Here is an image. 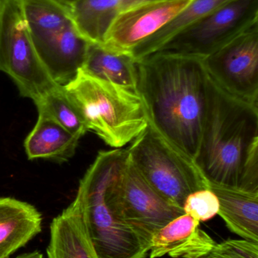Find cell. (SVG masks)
Returning <instances> with one entry per match:
<instances>
[{"mask_svg":"<svg viewBox=\"0 0 258 258\" xmlns=\"http://www.w3.org/2000/svg\"><path fill=\"white\" fill-rule=\"evenodd\" d=\"M47 258H98L78 209L71 203L51 221Z\"/></svg>","mask_w":258,"mask_h":258,"instance_id":"cell-15","label":"cell"},{"mask_svg":"<svg viewBox=\"0 0 258 258\" xmlns=\"http://www.w3.org/2000/svg\"><path fill=\"white\" fill-rule=\"evenodd\" d=\"M60 3H63V4L66 5V6H69L71 3H74V2L78 1V0H58Z\"/></svg>","mask_w":258,"mask_h":258,"instance_id":"cell-24","label":"cell"},{"mask_svg":"<svg viewBox=\"0 0 258 258\" xmlns=\"http://www.w3.org/2000/svg\"><path fill=\"white\" fill-rule=\"evenodd\" d=\"M130 162L167 201L183 209L188 196L209 189L192 159L170 144L149 123L127 149Z\"/></svg>","mask_w":258,"mask_h":258,"instance_id":"cell-5","label":"cell"},{"mask_svg":"<svg viewBox=\"0 0 258 258\" xmlns=\"http://www.w3.org/2000/svg\"><path fill=\"white\" fill-rule=\"evenodd\" d=\"M148 122L194 161L205 120L209 74L202 58L158 51L137 61Z\"/></svg>","mask_w":258,"mask_h":258,"instance_id":"cell-1","label":"cell"},{"mask_svg":"<svg viewBox=\"0 0 258 258\" xmlns=\"http://www.w3.org/2000/svg\"><path fill=\"white\" fill-rule=\"evenodd\" d=\"M203 60L209 76L226 92L258 105V24Z\"/></svg>","mask_w":258,"mask_h":258,"instance_id":"cell-9","label":"cell"},{"mask_svg":"<svg viewBox=\"0 0 258 258\" xmlns=\"http://www.w3.org/2000/svg\"><path fill=\"white\" fill-rule=\"evenodd\" d=\"M15 258H43V256L39 251H35L33 252L26 253V254H21Z\"/></svg>","mask_w":258,"mask_h":258,"instance_id":"cell-23","label":"cell"},{"mask_svg":"<svg viewBox=\"0 0 258 258\" xmlns=\"http://www.w3.org/2000/svg\"><path fill=\"white\" fill-rule=\"evenodd\" d=\"M104 199L114 218L136 233L149 249L154 235L184 214L183 209L167 201L147 183L128 154L108 183Z\"/></svg>","mask_w":258,"mask_h":258,"instance_id":"cell-6","label":"cell"},{"mask_svg":"<svg viewBox=\"0 0 258 258\" xmlns=\"http://www.w3.org/2000/svg\"><path fill=\"white\" fill-rule=\"evenodd\" d=\"M184 214L199 222L209 221L219 212L218 197L211 189L195 191L188 196L183 206Z\"/></svg>","mask_w":258,"mask_h":258,"instance_id":"cell-21","label":"cell"},{"mask_svg":"<svg viewBox=\"0 0 258 258\" xmlns=\"http://www.w3.org/2000/svg\"><path fill=\"white\" fill-rule=\"evenodd\" d=\"M33 41L74 26L69 6L58 0H18Z\"/></svg>","mask_w":258,"mask_h":258,"instance_id":"cell-18","label":"cell"},{"mask_svg":"<svg viewBox=\"0 0 258 258\" xmlns=\"http://www.w3.org/2000/svg\"><path fill=\"white\" fill-rule=\"evenodd\" d=\"M35 104L39 115L54 119L80 138L89 131L78 107L62 85H57Z\"/></svg>","mask_w":258,"mask_h":258,"instance_id":"cell-20","label":"cell"},{"mask_svg":"<svg viewBox=\"0 0 258 258\" xmlns=\"http://www.w3.org/2000/svg\"><path fill=\"white\" fill-rule=\"evenodd\" d=\"M201 258H258V242L246 239H228L216 243Z\"/></svg>","mask_w":258,"mask_h":258,"instance_id":"cell-22","label":"cell"},{"mask_svg":"<svg viewBox=\"0 0 258 258\" xmlns=\"http://www.w3.org/2000/svg\"><path fill=\"white\" fill-rule=\"evenodd\" d=\"M230 1L232 0H192L172 21L138 45L130 54L137 62L156 52L176 35Z\"/></svg>","mask_w":258,"mask_h":258,"instance_id":"cell-19","label":"cell"},{"mask_svg":"<svg viewBox=\"0 0 258 258\" xmlns=\"http://www.w3.org/2000/svg\"><path fill=\"white\" fill-rule=\"evenodd\" d=\"M80 137L64 128L54 119L39 115L37 122L24 141L29 159H43L64 162L71 159L77 150Z\"/></svg>","mask_w":258,"mask_h":258,"instance_id":"cell-16","label":"cell"},{"mask_svg":"<svg viewBox=\"0 0 258 258\" xmlns=\"http://www.w3.org/2000/svg\"><path fill=\"white\" fill-rule=\"evenodd\" d=\"M256 24L258 0H232L176 35L158 51L204 59Z\"/></svg>","mask_w":258,"mask_h":258,"instance_id":"cell-8","label":"cell"},{"mask_svg":"<svg viewBox=\"0 0 258 258\" xmlns=\"http://www.w3.org/2000/svg\"><path fill=\"white\" fill-rule=\"evenodd\" d=\"M216 245L200 222L183 214L157 232L150 244V258H201Z\"/></svg>","mask_w":258,"mask_h":258,"instance_id":"cell-12","label":"cell"},{"mask_svg":"<svg viewBox=\"0 0 258 258\" xmlns=\"http://www.w3.org/2000/svg\"><path fill=\"white\" fill-rule=\"evenodd\" d=\"M64 86L78 107L88 130L110 147L120 149L127 145L148 125L138 92L92 77L81 69Z\"/></svg>","mask_w":258,"mask_h":258,"instance_id":"cell-4","label":"cell"},{"mask_svg":"<svg viewBox=\"0 0 258 258\" xmlns=\"http://www.w3.org/2000/svg\"><path fill=\"white\" fill-rule=\"evenodd\" d=\"M127 150L100 151L80 182L73 204L78 209L98 258H145L149 248L114 218L105 189L127 157Z\"/></svg>","mask_w":258,"mask_h":258,"instance_id":"cell-3","label":"cell"},{"mask_svg":"<svg viewBox=\"0 0 258 258\" xmlns=\"http://www.w3.org/2000/svg\"><path fill=\"white\" fill-rule=\"evenodd\" d=\"M0 71L34 104L59 85L38 56L18 0H0Z\"/></svg>","mask_w":258,"mask_h":258,"instance_id":"cell-7","label":"cell"},{"mask_svg":"<svg viewBox=\"0 0 258 258\" xmlns=\"http://www.w3.org/2000/svg\"><path fill=\"white\" fill-rule=\"evenodd\" d=\"M81 70L92 77L139 93L137 62L130 54L90 43Z\"/></svg>","mask_w":258,"mask_h":258,"instance_id":"cell-17","label":"cell"},{"mask_svg":"<svg viewBox=\"0 0 258 258\" xmlns=\"http://www.w3.org/2000/svg\"><path fill=\"white\" fill-rule=\"evenodd\" d=\"M193 162L208 183L258 192V105L230 95L209 74L205 120Z\"/></svg>","mask_w":258,"mask_h":258,"instance_id":"cell-2","label":"cell"},{"mask_svg":"<svg viewBox=\"0 0 258 258\" xmlns=\"http://www.w3.org/2000/svg\"><path fill=\"white\" fill-rule=\"evenodd\" d=\"M33 44L51 78L57 84L65 86L74 80L83 67L90 42L72 26L33 41Z\"/></svg>","mask_w":258,"mask_h":258,"instance_id":"cell-11","label":"cell"},{"mask_svg":"<svg viewBox=\"0 0 258 258\" xmlns=\"http://www.w3.org/2000/svg\"><path fill=\"white\" fill-rule=\"evenodd\" d=\"M192 1L150 0L126 8L112 21L101 45L112 51L130 54Z\"/></svg>","mask_w":258,"mask_h":258,"instance_id":"cell-10","label":"cell"},{"mask_svg":"<svg viewBox=\"0 0 258 258\" xmlns=\"http://www.w3.org/2000/svg\"><path fill=\"white\" fill-rule=\"evenodd\" d=\"M218 197L219 212L230 231L246 240L258 242V192L209 183Z\"/></svg>","mask_w":258,"mask_h":258,"instance_id":"cell-14","label":"cell"},{"mask_svg":"<svg viewBox=\"0 0 258 258\" xmlns=\"http://www.w3.org/2000/svg\"><path fill=\"white\" fill-rule=\"evenodd\" d=\"M42 215L24 202L0 198V258H9L42 230Z\"/></svg>","mask_w":258,"mask_h":258,"instance_id":"cell-13","label":"cell"}]
</instances>
